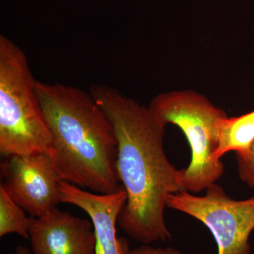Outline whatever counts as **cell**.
I'll return each instance as SVG.
<instances>
[{
    "label": "cell",
    "mask_w": 254,
    "mask_h": 254,
    "mask_svg": "<svg viewBox=\"0 0 254 254\" xmlns=\"http://www.w3.org/2000/svg\"><path fill=\"white\" fill-rule=\"evenodd\" d=\"M0 165L1 185L15 203L32 218H40L62 203V181L54 159L37 153L5 157Z\"/></svg>",
    "instance_id": "6"
},
{
    "label": "cell",
    "mask_w": 254,
    "mask_h": 254,
    "mask_svg": "<svg viewBox=\"0 0 254 254\" xmlns=\"http://www.w3.org/2000/svg\"><path fill=\"white\" fill-rule=\"evenodd\" d=\"M27 57L0 36V153L4 157L43 153L54 158L53 136L36 91Z\"/></svg>",
    "instance_id": "3"
},
{
    "label": "cell",
    "mask_w": 254,
    "mask_h": 254,
    "mask_svg": "<svg viewBox=\"0 0 254 254\" xmlns=\"http://www.w3.org/2000/svg\"><path fill=\"white\" fill-rule=\"evenodd\" d=\"M89 93L109 119L118 141L117 170L127 196L119 227L143 245L171 240L165 219L167 199L184 190L179 170L164 149L165 127L148 106L118 89L93 84Z\"/></svg>",
    "instance_id": "1"
},
{
    "label": "cell",
    "mask_w": 254,
    "mask_h": 254,
    "mask_svg": "<svg viewBox=\"0 0 254 254\" xmlns=\"http://www.w3.org/2000/svg\"><path fill=\"white\" fill-rule=\"evenodd\" d=\"M6 254H31L30 251L27 248L24 247H18L15 250L14 252H10Z\"/></svg>",
    "instance_id": "13"
},
{
    "label": "cell",
    "mask_w": 254,
    "mask_h": 254,
    "mask_svg": "<svg viewBox=\"0 0 254 254\" xmlns=\"http://www.w3.org/2000/svg\"><path fill=\"white\" fill-rule=\"evenodd\" d=\"M29 240L33 254H96L91 220L58 208L32 218Z\"/></svg>",
    "instance_id": "8"
},
{
    "label": "cell",
    "mask_w": 254,
    "mask_h": 254,
    "mask_svg": "<svg viewBox=\"0 0 254 254\" xmlns=\"http://www.w3.org/2000/svg\"><path fill=\"white\" fill-rule=\"evenodd\" d=\"M60 191L62 203L81 208L91 219L96 240L95 254L129 253L128 241L117 235L119 215L127 201V192L123 187L113 193H98L62 180Z\"/></svg>",
    "instance_id": "7"
},
{
    "label": "cell",
    "mask_w": 254,
    "mask_h": 254,
    "mask_svg": "<svg viewBox=\"0 0 254 254\" xmlns=\"http://www.w3.org/2000/svg\"><path fill=\"white\" fill-rule=\"evenodd\" d=\"M254 141V110L240 117H225L218 123V147L215 156L220 160L229 152L245 153Z\"/></svg>",
    "instance_id": "9"
},
{
    "label": "cell",
    "mask_w": 254,
    "mask_h": 254,
    "mask_svg": "<svg viewBox=\"0 0 254 254\" xmlns=\"http://www.w3.org/2000/svg\"><path fill=\"white\" fill-rule=\"evenodd\" d=\"M148 108L166 127L176 125L186 136L190 148V161L179 170L178 180L184 190L198 193L216 183L225 166L215 156L218 147V123L227 114L205 95L193 90L160 93Z\"/></svg>",
    "instance_id": "4"
},
{
    "label": "cell",
    "mask_w": 254,
    "mask_h": 254,
    "mask_svg": "<svg viewBox=\"0 0 254 254\" xmlns=\"http://www.w3.org/2000/svg\"><path fill=\"white\" fill-rule=\"evenodd\" d=\"M238 173L242 182L254 190V141L245 153H236Z\"/></svg>",
    "instance_id": "11"
},
{
    "label": "cell",
    "mask_w": 254,
    "mask_h": 254,
    "mask_svg": "<svg viewBox=\"0 0 254 254\" xmlns=\"http://www.w3.org/2000/svg\"><path fill=\"white\" fill-rule=\"evenodd\" d=\"M197 196L186 190L169 195L167 207L204 224L216 242L218 254H251L250 237L254 230V195L237 200L216 183Z\"/></svg>",
    "instance_id": "5"
},
{
    "label": "cell",
    "mask_w": 254,
    "mask_h": 254,
    "mask_svg": "<svg viewBox=\"0 0 254 254\" xmlns=\"http://www.w3.org/2000/svg\"><path fill=\"white\" fill-rule=\"evenodd\" d=\"M128 254H182L173 247H155L150 245H143L134 250H130Z\"/></svg>",
    "instance_id": "12"
},
{
    "label": "cell",
    "mask_w": 254,
    "mask_h": 254,
    "mask_svg": "<svg viewBox=\"0 0 254 254\" xmlns=\"http://www.w3.org/2000/svg\"><path fill=\"white\" fill-rule=\"evenodd\" d=\"M36 91L53 136V159L62 180L98 193L121 188L115 131L90 93L37 80Z\"/></svg>",
    "instance_id": "2"
},
{
    "label": "cell",
    "mask_w": 254,
    "mask_h": 254,
    "mask_svg": "<svg viewBox=\"0 0 254 254\" xmlns=\"http://www.w3.org/2000/svg\"><path fill=\"white\" fill-rule=\"evenodd\" d=\"M25 210L15 203L2 185H0V237L16 234L29 240L32 218H28Z\"/></svg>",
    "instance_id": "10"
}]
</instances>
